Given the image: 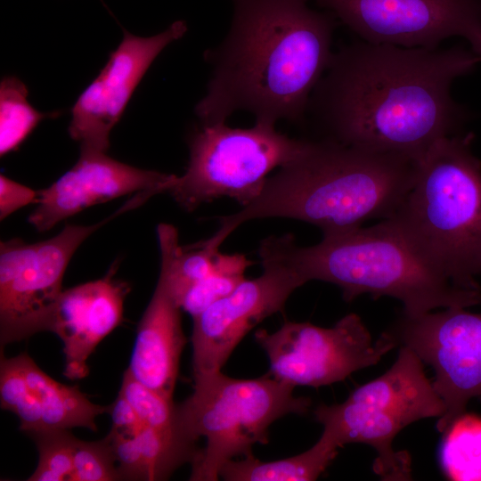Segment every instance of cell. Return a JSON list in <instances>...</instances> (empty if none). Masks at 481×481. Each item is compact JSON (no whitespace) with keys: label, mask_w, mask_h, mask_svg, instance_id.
Wrapping results in <instances>:
<instances>
[{"label":"cell","mask_w":481,"mask_h":481,"mask_svg":"<svg viewBox=\"0 0 481 481\" xmlns=\"http://www.w3.org/2000/svg\"><path fill=\"white\" fill-rule=\"evenodd\" d=\"M479 61L473 51L457 46L356 42L333 54L307 110L330 140L419 160L462 121L451 86Z\"/></svg>","instance_id":"1"},{"label":"cell","mask_w":481,"mask_h":481,"mask_svg":"<svg viewBox=\"0 0 481 481\" xmlns=\"http://www.w3.org/2000/svg\"><path fill=\"white\" fill-rule=\"evenodd\" d=\"M229 31L205 53L212 66L207 94L195 107L201 124L244 110L256 122L298 121L328 69L336 17L306 0H232Z\"/></svg>","instance_id":"2"},{"label":"cell","mask_w":481,"mask_h":481,"mask_svg":"<svg viewBox=\"0 0 481 481\" xmlns=\"http://www.w3.org/2000/svg\"><path fill=\"white\" fill-rule=\"evenodd\" d=\"M418 160L326 140L311 142L298 159L268 177L260 194L232 215L206 243L219 249L245 222L267 217L301 220L323 234L370 219L391 217L411 189Z\"/></svg>","instance_id":"3"},{"label":"cell","mask_w":481,"mask_h":481,"mask_svg":"<svg viewBox=\"0 0 481 481\" xmlns=\"http://www.w3.org/2000/svg\"><path fill=\"white\" fill-rule=\"evenodd\" d=\"M287 260L305 282L319 280L342 289L350 302L362 294L396 298L407 315L436 308L481 304V289L456 285L431 265L400 226L387 218L370 227L323 234L311 247H298L290 234L277 237Z\"/></svg>","instance_id":"4"},{"label":"cell","mask_w":481,"mask_h":481,"mask_svg":"<svg viewBox=\"0 0 481 481\" xmlns=\"http://www.w3.org/2000/svg\"><path fill=\"white\" fill-rule=\"evenodd\" d=\"M472 140L468 134L436 141L418 160L413 183L389 218L452 282L480 290L481 162Z\"/></svg>","instance_id":"5"},{"label":"cell","mask_w":481,"mask_h":481,"mask_svg":"<svg viewBox=\"0 0 481 481\" xmlns=\"http://www.w3.org/2000/svg\"><path fill=\"white\" fill-rule=\"evenodd\" d=\"M192 394L176 404L182 430L197 442L207 439L192 464L190 480L216 481L222 466L268 443V428L289 413L307 412L311 401L297 397L295 387L273 376L241 379L221 371L193 375Z\"/></svg>","instance_id":"6"},{"label":"cell","mask_w":481,"mask_h":481,"mask_svg":"<svg viewBox=\"0 0 481 481\" xmlns=\"http://www.w3.org/2000/svg\"><path fill=\"white\" fill-rule=\"evenodd\" d=\"M423 363L410 347L400 346L396 361L384 374L355 389L343 403L315 409L322 435L338 448L350 443L373 447V471L382 480H411V457L406 451L394 450V438L411 423L440 418L445 412Z\"/></svg>","instance_id":"7"},{"label":"cell","mask_w":481,"mask_h":481,"mask_svg":"<svg viewBox=\"0 0 481 481\" xmlns=\"http://www.w3.org/2000/svg\"><path fill=\"white\" fill-rule=\"evenodd\" d=\"M275 125L256 122L250 128H232L225 122L201 124L189 141L185 173L168 192L185 210L220 197L242 207L261 192L268 175L301 156L311 141L289 138Z\"/></svg>","instance_id":"8"},{"label":"cell","mask_w":481,"mask_h":481,"mask_svg":"<svg viewBox=\"0 0 481 481\" xmlns=\"http://www.w3.org/2000/svg\"><path fill=\"white\" fill-rule=\"evenodd\" d=\"M135 194L98 223L67 224L55 236L34 243L20 239L0 244L1 346L50 330L68 265L79 246L111 219L147 201Z\"/></svg>","instance_id":"9"},{"label":"cell","mask_w":481,"mask_h":481,"mask_svg":"<svg viewBox=\"0 0 481 481\" xmlns=\"http://www.w3.org/2000/svg\"><path fill=\"white\" fill-rule=\"evenodd\" d=\"M255 339L268 356L272 375L294 387L341 381L377 364L396 347L385 331L373 341L356 314L345 315L330 328L285 322L274 332L257 330Z\"/></svg>","instance_id":"10"},{"label":"cell","mask_w":481,"mask_h":481,"mask_svg":"<svg viewBox=\"0 0 481 481\" xmlns=\"http://www.w3.org/2000/svg\"><path fill=\"white\" fill-rule=\"evenodd\" d=\"M385 332L434 369L432 385L445 407L436 429L444 433L469 400L481 396V314L462 307L403 314Z\"/></svg>","instance_id":"11"},{"label":"cell","mask_w":481,"mask_h":481,"mask_svg":"<svg viewBox=\"0 0 481 481\" xmlns=\"http://www.w3.org/2000/svg\"><path fill=\"white\" fill-rule=\"evenodd\" d=\"M263 273L244 280L226 297L193 319V375L221 371L247 333L283 309L291 293L306 282L283 256L275 236L262 240Z\"/></svg>","instance_id":"12"},{"label":"cell","mask_w":481,"mask_h":481,"mask_svg":"<svg viewBox=\"0 0 481 481\" xmlns=\"http://www.w3.org/2000/svg\"><path fill=\"white\" fill-rule=\"evenodd\" d=\"M313 1L373 44L433 48L455 36L469 42L481 29V0Z\"/></svg>","instance_id":"13"},{"label":"cell","mask_w":481,"mask_h":481,"mask_svg":"<svg viewBox=\"0 0 481 481\" xmlns=\"http://www.w3.org/2000/svg\"><path fill=\"white\" fill-rule=\"evenodd\" d=\"M186 31L183 20L148 37L124 31L118 46L71 109L69 134L79 143L80 151H107L110 132L143 77L162 50Z\"/></svg>","instance_id":"14"},{"label":"cell","mask_w":481,"mask_h":481,"mask_svg":"<svg viewBox=\"0 0 481 481\" xmlns=\"http://www.w3.org/2000/svg\"><path fill=\"white\" fill-rule=\"evenodd\" d=\"M177 175L138 168L109 157L106 152L80 151L77 163L47 188L38 191L37 207L29 216L39 232L82 210L144 191L167 192Z\"/></svg>","instance_id":"15"},{"label":"cell","mask_w":481,"mask_h":481,"mask_svg":"<svg viewBox=\"0 0 481 481\" xmlns=\"http://www.w3.org/2000/svg\"><path fill=\"white\" fill-rule=\"evenodd\" d=\"M0 404L18 417L27 434L72 428L97 431V417L110 412V405L94 404L77 386L53 379L26 352L11 358L1 353Z\"/></svg>","instance_id":"16"},{"label":"cell","mask_w":481,"mask_h":481,"mask_svg":"<svg viewBox=\"0 0 481 481\" xmlns=\"http://www.w3.org/2000/svg\"><path fill=\"white\" fill-rule=\"evenodd\" d=\"M114 270L102 278L61 292L50 325L63 343L69 379H81L89 373L87 360L98 344L123 321L128 285L114 278Z\"/></svg>","instance_id":"17"},{"label":"cell","mask_w":481,"mask_h":481,"mask_svg":"<svg viewBox=\"0 0 481 481\" xmlns=\"http://www.w3.org/2000/svg\"><path fill=\"white\" fill-rule=\"evenodd\" d=\"M181 307L172 294L166 267L138 324L127 370L141 383L173 400L182 352L186 344Z\"/></svg>","instance_id":"18"},{"label":"cell","mask_w":481,"mask_h":481,"mask_svg":"<svg viewBox=\"0 0 481 481\" xmlns=\"http://www.w3.org/2000/svg\"><path fill=\"white\" fill-rule=\"evenodd\" d=\"M338 447L321 436L308 450L285 459L263 461L249 454L243 460H230L220 471L226 481H313L327 469L338 454Z\"/></svg>","instance_id":"19"},{"label":"cell","mask_w":481,"mask_h":481,"mask_svg":"<svg viewBox=\"0 0 481 481\" xmlns=\"http://www.w3.org/2000/svg\"><path fill=\"white\" fill-rule=\"evenodd\" d=\"M440 463L454 481H481V418L462 413L444 430Z\"/></svg>","instance_id":"20"},{"label":"cell","mask_w":481,"mask_h":481,"mask_svg":"<svg viewBox=\"0 0 481 481\" xmlns=\"http://www.w3.org/2000/svg\"><path fill=\"white\" fill-rule=\"evenodd\" d=\"M26 85L15 77H5L0 83V155L16 151L44 119L60 112L42 113L28 101Z\"/></svg>","instance_id":"21"},{"label":"cell","mask_w":481,"mask_h":481,"mask_svg":"<svg viewBox=\"0 0 481 481\" xmlns=\"http://www.w3.org/2000/svg\"><path fill=\"white\" fill-rule=\"evenodd\" d=\"M251 265L242 254L221 253L216 268L192 285L180 300L181 308L192 318L215 302L232 293L242 282L245 270Z\"/></svg>","instance_id":"22"},{"label":"cell","mask_w":481,"mask_h":481,"mask_svg":"<svg viewBox=\"0 0 481 481\" xmlns=\"http://www.w3.org/2000/svg\"><path fill=\"white\" fill-rule=\"evenodd\" d=\"M38 451V463L28 481H63L73 477V452L77 437L69 429L28 434Z\"/></svg>","instance_id":"23"},{"label":"cell","mask_w":481,"mask_h":481,"mask_svg":"<svg viewBox=\"0 0 481 481\" xmlns=\"http://www.w3.org/2000/svg\"><path fill=\"white\" fill-rule=\"evenodd\" d=\"M118 393L130 403L144 426L159 430L183 431L173 400L138 381L127 369Z\"/></svg>","instance_id":"24"},{"label":"cell","mask_w":481,"mask_h":481,"mask_svg":"<svg viewBox=\"0 0 481 481\" xmlns=\"http://www.w3.org/2000/svg\"><path fill=\"white\" fill-rule=\"evenodd\" d=\"M107 436L99 441L76 439L72 481L121 480Z\"/></svg>","instance_id":"25"},{"label":"cell","mask_w":481,"mask_h":481,"mask_svg":"<svg viewBox=\"0 0 481 481\" xmlns=\"http://www.w3.org/2000/svg\"><path fill=\"white\" fill-rule=\"evenodd\" d=\"M38 191L21 184L4 175H0V219L4 220L18 209L37 203Z\"/></svg>","instance_id":"26"},{"label":"cell","mask_w":481,"mask_h":481,"mask_svg":"<svg viewBox=\"0 0 481 481\" xmlns=\"http://www.w3.org/2000/svg\"><path fill=\"white\" fill-rule=\"evenodd\" d=\"M109 414L112 424L110 431L123 435H136L143 424L126 398L118 394L115 401L110 404Z\"/></svg>","instance_id":"27"},{"label":"cell","mask_w":481,"mask_h":481,"mask_svg":"<svg viewBox=\"0 0 481 481\" xmlns=\"http://www.w3.org/2000/svg\"><path fill=\"white\" fill-rule=\"evenodd\" d=\"M472 45V51L481 59V29H479L469 41Z\"/></svg>","instance_id":"28"}]
</instances>
